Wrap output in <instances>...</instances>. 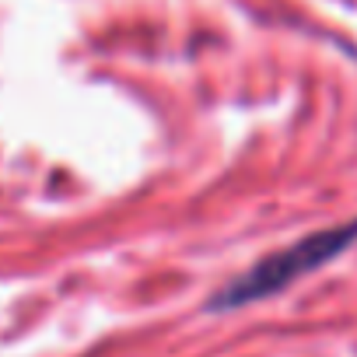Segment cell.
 Wrapping results in <instances>:
<instances>
[{"mask_svg": "<svg viewBox=\"0 0 357 357\" xmlns=\"http://www.w3.org/2000/svg\"><path fill=\"white\" fill-rule=\"evenodd\" d=\"M354 238H357V221L312 231V235L298 238L294 245L263 256L252 270H245V273H242L238 280H231L221 294H214L211 308H242V305H252V301H259V298H270V294L291 287L298 277H305V273L326 266L329 259L343 256V252L354 245Z\"/></svg>", "mask_w": 357, "mask_h": 357, "instance_id": "obj_1", "label": "cell"}]
</instances>
